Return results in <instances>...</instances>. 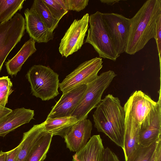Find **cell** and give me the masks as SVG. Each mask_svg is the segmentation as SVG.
Instances as JSON below:
<instances>
[{"mask_svg": "<svg viewBox=\"0 0 161 161\" xmlns=\"http://www.w3.org/2000/svg\"><path fill=\"white\" fill-rule=\"evenodd\" d=\"M25 0H0V24L10 20L23 7Z\"/></svg>", "mask_w": 161, "mask_h": 161, "instance_id": "23", "label": "cell"}, {"mask_svg": "<svg viewBox=\"0 0 161 161\" xmlns=\"http://www.w3.org/2000/svg\"><path fill=\"white\" fill-rule=\"evenodd\" d=\"M100 2L108 5H112L116 3H119L120 0H101Z\"/></svg>", "mask_w": 161, "mask_h": 161, "instance_id": "33", "label": "cell"}, {"mask_svg": "<svg viewBox=\"0 0 161 161\" xmlns=\"http://www.w3.org/2000/svg\"><path fill=\"white\" fill-rule=\"evenodd\" d=\"M31 8L36 12L46 26L53 32L57 27L60 20L53 17L42 0H34Z\"/></svg>", "mask_w": 161, "mask_h": 161, "instance_id": "22", "label": "cell"}, {"mask_svg": "<svg viewBox=\"0 0 161 161\" xmlns=\"http://www.w3.org/2000/svg\"><path fill=\"white\" fill-rule=\"evenodd\" d=\"M103 161H120L117 155L109 147L104 149Z\"/></svg>", "mask_w": 161, "mask_h": 161, "instance_id": "29", "label": "cell"}, {"mask_svg": "<svg viewBox=\"0 0 161 161\" xmlns=\"http://www.w3.org/2000/svg\"><path fill=\"white\" fill-rule=\"evenodd\" d=\"M6 152L0 151V161H6Z\"/></svg>", "mask_w": 161, "mask_h": 161, "instance_id": "34", "label": "cell"}, {"mask_svg": "<svg viewBox=\"0 0 161 161\" xmlns=\"http://www.w3.org/2000/svg\"><path fill=\"white\" fill-rule=\"evenodd\" d=\"M53 136L45 131L33 148L25 161H43L47 157Z\"/></svg>", "mask_w": 161, "mask_h": 161, "instance_id": "21", "label": "cell"}, {"mask_svg": "<svg viewBox=\"0 0 161 161\" xmlns=\"http://www.w3.org/2000/svg\"><path fill=\"white\" fill-rule=\"evenodd\" d=\"M102 59L96 57L79 65L67 75L59 87L64 94L74 88L91 83L98 77V73L103 67Z\"/></svg>", "mask_w": 161, "mask_h": 161, "instance_id": "7", "label": "cell"}, {"mask_svg": "<svg viewBox=\"0 0 161 161\" xmlns=\"http://www.w3.org/2000/svg\"><path fill=\"white\" fill-rule=\"evenodd\" d=\"M43 123L34 125L27 131L23 133L19 144L16 161H25L36 144L45 132Z\"/></svg>", "mask_w": 161, "mask_h": 161, "instance_id": "17", "label": "cell"}, {"mask_svg": "<svg viewBox=\"0 0 161 161\" xmlns=\"http://www.w3.org/2000/svg\"><path fill=\"white\" fill-rule=\"evenodd\" d=\"M94 126L122 149L125 114L119 98L108 94L102 100L93 115Z\"/></svg>", "mask_w": 161, "mask_h": 161, "instance_id": "2", "label": "cell"}, {"mask_svg": "<svg viewBox=\"0 0 161 161\" xmlns=\"http://www.w3.org/2000/svg\"><path fill=\"white\" fill-rule=\"evenodd\" d=\"M149 125L140 128L139 145L148 146L161 139V106L160 94Z\"/></svg>", "mask_w": 161, "mask_h": 161, "instance_id": "15", "label": "cell"}, {"mask_svg": "<svg viewBox=\"0 0 161 161\" xmlns=\"http://www.w3.org/2000/svg\"><path fill=\"white\" fill-rule=\"evenodd\" d=\"M90 28L85 43L90 44L100 58L115 61L120 55L116 52L103 19L102 13L97 11L89 17Z\"/></svg>", "mask_w": 161, "mask_h": 161, "instance_id": "4", "label": "cell"}, {"mask_svg": "<svg viewBox=\"0 0 161 161\" xmlns=\"http://www.w3.org/2000/svg\"><path fill=\"white\" fill-rule=\"evenodd\" d=\"M24 14L25 29L31 38L38 43H47L53 40V32L46 26L33 9H26Z\"/></svg>", "mask_w": 161, "mask_h": 161, "instance_id": "13", "label": "cell"}, {"mask_svg": "<svg viewBox=\"0 0 161 161\" xmlns=\"http://www.w3.org/2000/svg\"><path fill=\"white\" fill-rule=\"evenodd\" d=\"M26 76L30 84L31 92L36 97L47 101L59 94L58 75L50 67L34 65L29 69Z\"/></svg>", "mask_w": 161, "mask_h": 161, "instance_id": "3", "label": "cell"}, {"mask_svg": "<svg viewBox=\"0 0 161 161\" xmlns=\"http://www.w3.org/2000/svg\"><path fill=\"white\" fill-rule=\"evenodd\" d=\"M13 84L8 76L0 77V106L5 107L8 97L13 91Z\"/></svg>", "mask_w": 161, "mask_h": 161, "instance_id": "25", "label": "cell"}, {"mask_svg": "<svg viewBox=\"0 0 161 161\" xmlns=\"http://www.w3.org/2000/svg\"><path fill=\"white\" fill-rule=\"evenodd\" d=\"M79 120L75 116L47 118L43 122L44 129L53 136L58 135L63 138L65 133Z\"/></svg>", "mask_w": 161, "mask_h": 161, "instance_id": "20", "label": "cell"}, {"mask_svg": "<svg viewBox=\"0 0 161 161\" xmlns=\"http://www.w3.org/2000/svg\"><path fill=\"white\" fill-rule=\"evenodd\" d=\"M25 30V18L19 13L0 24V72L7 57L20 41Z\"/></svg>", "mask_w": 161, "mask_h": 161, "instance_id": "6", "label": "cell"}, {"mask_svg": "<svg viewBox=\"0 0 161 161\" xmlns=\"http://www.w3.org/2000/svg\"><path fill=\"white\" fill-rule=\"evenodd\" d=\"M99 135L91 137L86 145L73 156V161H103L104 150Z\"/></svg>", "mask_w": 161, "mask_h": 161, "instance_id": "16", "label": "cell"}, {"mask_svg": "<svg viewBox=\"0 0 161 161\" xmlns=\"http://www.w3.org/2000/svg\"><path fill=\"white\" fill-rule=\"evenodd\" d=\"M35 42L30 38L26 42L18 53L5 63L7 72L12 77L16 75L28 58L36 51Z\"/></svg>", "mask_w": 161, "mask_h": 161, "instance_id": "19", "label": "cell"}, {"mask_svg": "<svg viewBox=\"0 0 161 161\" xmlns=\"http://www.w3.org/2000/svg\"><path fill=\"white\" fill-rule=\"evenodd\" d=\"M12 111V110L8 108L0 106V119Z\"/></svg>", "mask_w": 161, "mask_h": 161, "instance_id": "32", "label": "cell"}, {"mask_svg": "<svg viewBox=\"0 0 161 161\" xmlns=\"http://www.w3.org/2000/svg\"><path fill=\"white\" fill-rule=\"evenodd\" d=\"M150 161H161V139L158 141Z\"/></svg>", "mask_w": 161, "mask_h": 161, "instance_id": "30", "label": "cell"}, {"mask_svg": "<svg viewBox=\"0 0 161 161\" xmlns=\"http://www.w3.org/2000/svg\"><path fill=\"white\" fill-rule=\"evenodd\" d=\"M45 4L52 15L60 20L68 12L65 9L57 0H42Z\"/></svg>", "mask_w": 161, "mask_h": 161, "instance_id": "26", "label": "cell"}, {"mask_svg": "<svg viewBox=\"0 0 161 161\" xmlns=\"http://www.w3.org/2000/svg\"><path fill=\"white\" fill-rule=\"evenodd\" d=\"M161 15V1L148 0L130 19L131 25L125 52L134 55L154 38L157 21Z\"/></svg>", "mask_w": 161, "mask_h": 161, "instance_id": "1", "label": "cell"}, {"mask_svg": "<svg viewBox=\"0 0 161 161\" xmlns=\"http://www.w3.org/2000/svg\"><path fill=\"white\" fill-rule=\"evenodd\" d=\"M124 147L125 160L137 148L139 144L140 126L128 113H125Z\"/></svg>", "mask_w": 161, "mask_h": 161, "instance_id": "18", "label": "cell"}, {"mask_svg": "<svg viewBox=\"0 0 161 161\" xmlns=\"http://www.w3.org/2000/svg\"><path fill=\"white\" fill-rule=\"evenodd\" d=\"M68 10L80 11L88 5L89 0H64Z\"/></svg>", "mask_w": 161, "mask_h": 161, "instance_id": "27", "label": "cell"}, {"mask_svg": "<svg viewBox=\"0 0 161 161\" xmlns=\"http://www.w3.org/2000/svg\"><path fill=\"white\" fill-rule=\"evenodd\" d=\"M85 118L73 125L63 138L70 151L77 152L84 147L91 137L92 128L91 121Z\"/></svg>", "mask_w": 161, "mask_h": 161, "instance_id": "12", "label": "cell"}, {"mask_svg": "<svg viewBox=\"0 0 161 161\" xmlns=\"http://www.w3.org/2000/svg\"><path fill=\"white\" fill-rule=\"evenodd\" d=\"M89 17L86 13L81 19H75L67 30L58 48L62 57L67 58L80 48L88 29Z\"/></svg>", "mask_w": 161, "mask_h": 161, "instance_id": "10", "label": "cell"}, {"mask_svg": "<svg viewBox=\"0 0 161 161\" xmlns=\"http://www.w3.org/2000/svg\"><path fill=\"white\" fill-rule=\"evenodd\" d=\"M116 75L114 71L109 70L87 84L86 91L71 116H76L79 120L87 118L88 114L100 102L104 92Z\"/></svg>", "mask_w": 161, "mask_h": 161, "instance_id": "5", "label": "cell"}, {"mask_svg": "<svg viewBox=\"0 0 161 161\" xmlns=\"http://www.w3.org/2000/svg\"><path fill=\"white\" fill-rule=\"evenodd\" d=\"M157 102L140 90L136 91L130 96L123 107L137 122L140 128L149 125Z\"/></svg>", "mask_w": 161, "mask_h": 161, "instance_id": "9", "label": "cell"}, {"mask_svg": "<svg viewBox=\"0 0 161 161\" xmlns=\"http://www.w3.org/2000/svg\"><path fill=\"white\" fill-rule=\"evenodd\" d=\"M159 140L148 146L139 145L125 161H150Z\"/></svg>", "mask_w": 161, "mask_h": 161, "instance_id": "24", "label": "cell"}, {"mask_svg": "<svg viewBox=\"0 0 161 161\" xmlns=\"http://www.w3.org/2000/svg\"><path fill=\"white\" fill-rule=\"evenodd\" d=\"M154 39L155 40L157 44L160 66L161 58V15L159 17L156 23Z\"/></svg>", "mask_w": 161, "mask_h": 161, "instance_id": "28", "label": "cell"}, {"mask_svg": "<svg viewBox=\"0 0 161 161\" xmlns=\"http://www.w3.org/2000/svg\"><path fill=\"white\" fill-rule=\"evenodd\" d=\"M102 16L114 48L120 55L125 52L131 25L130 19L114 13H102Z\"/></svg>", "mask_w": 161, "mask_h": 161, "instance_id": "8", "label": "cell"}, {"mask_svg": "<svg viewBox=\"0 0 161 161\" xmlns=\"http://www.w3.org/2000/svg\"><path fill=\"white\" fill-rule=\"evenodd\" d=\"M19 148L18 145L14 148L6 152V161H16Z\"/></svg>", "mask_w": 161, "mask_h": 161, "instance_id": "31", "label": "cell"}, {"mask_svg": "<svg viewBox=\"0 0 161 161\" xmlns=\"http://www.w3.org/2000/svg\"><path fill=\"white\" fill-rule=\"evenodd\" d=\"M87 85L77 86L64 94L52 107L47 118H57L71 116L80 101L86 88Z\"/></svg>", "mask_w": 161, "mask_h": 161, "instance_id": "11", "label": "cell"}, {"mask_svg": "<svg viewBox=\"0 0 161 161\" xmlns=\"http://www.w3.org/2000/svg\"><path fill=\"white\" fill-rule=\"evenodd\" d=\"M34 111L24 108H17L0 119V136L9 132L34 119Z\"/></svg>", "mask_w": 161, "mask_h": 161, "instance_id": "14", "label": "cell"}]
</instances>
